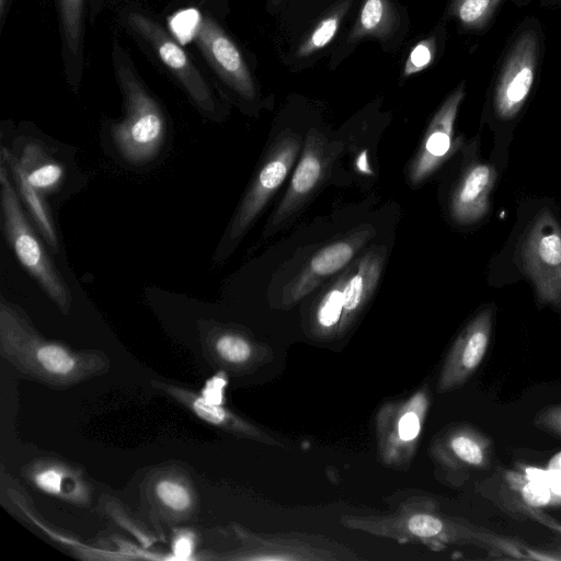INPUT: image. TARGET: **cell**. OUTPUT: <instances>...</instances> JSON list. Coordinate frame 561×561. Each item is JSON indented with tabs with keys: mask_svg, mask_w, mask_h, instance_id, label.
<instances>
[{
	"mask_svg": "<svg viewBox=\"0 0 561 561\" xmlns=\"http://www.w3.org/2000/svg\"><path fill=\"white\" fill-rule=\"evenodd\" d=\"M340 524L351 530L400 543L420 542L434 551L451 545H470L508 559H534L535 551L517 540L442 512L426 496L404 500L388 514H344Z\"/></svg>",
	"mask_w": 561,
	"mask_h": 561,
	"instance_id": "cell-1",
	"label": "cell"
},
{
	"mask_svg": "<svg viewBox=\"0 0 561 561\" xmlns=\"http://www.w3.org/2000/svg\"><path fill=\"white\" fill-rule=\"evenodd\" d=\"M114 72L124 98V117L111 126V137L121 157L144 164L159 153L167 130L164 113L140 80L130 58L113 43Z\"/></svg>",
	"mask_w": 561,
	"mask_h": 561,
	"instance_id": "cell-2",
	"label": "cell"
},
{
	"mask_svg": "<svg viewBox=\"0 0 561 561\" xmlns=\"http://www.w3.org/2000/svg\"><path fill=\"white\" fill-rule=\"evenodd\" d=\"M386 250L374 248L324 286L309 311L311 335L328 340L345 334L364 311L383 270Z\"/></svg>",
	"mask_w": 561,
	"mask_h": 561,
	"instance_id": "cell-3",
	"label": "cell"
},
{
	"mask_svg": "<svg viewBox=\"0 0 561 561\" xmlns=\"http://www.w3.org/2000/svg\"><path fill=\"white\" fill-rule=\"evenodd\" d=\"M2 354L28 374L53 383H71L91 370L90 357L42 339L3 298L0 302Z\"/></svg>",
	"mask_w": 561,
	"mask_h": 561,
	"instance_id": "cell-4",
	"label": "cell"
},
{
	"mask_svg": "<svg viewBox=\"0 0 561 561\" xmlns=\"http://www.w3.org/2000/svg\"><path fill=\"white\" fill-rule=\"evenodd\" d=\"M0 196L2 225L8 244L45 294L61 311L68 312L72 302L71 293L28 222L21 206V198L10 180V173L2 162Z\"/></svg>",
	"mask_w": 561,
	"mask_h": 561,
	"instance_id": "cell-5",
	"label": "cell"
},
{
	"mask_svg": "<svg viewBox=\"0 0 561 561\" xmlns=\"http://www.w3.org/2000/svg\"><path fill=\"white\" fill-rule=\"evenodd\" d=\"M431 404L428 387L383 402L375 415L377 453L382 465L405 469L414 458Z\"/></svg>",
	"mask_w": 561,
	"mask_h": 561,
	"instance_id": "cell-6",
	"label": "cell"
},
{
	"mask_svg": "<svg viewBox=\"0 0 561 561\" xmlns=\"http://www.w3.org/2000/svg\"><path fill=\"white\" fill-rule=\"evenodd\" d=\"M128 27L145 43L159 62L176 79L195 106L206 116H219L216 95L185 49L164 26L149 14L129 11L125 15Z\"/></svg>",
	"mask_w": 561,
	"mask_h": 561,
	"instance_id": "cell-7",
	"label": "cell"
},
{
	"mask_svg": "<svg viewBox=\"0 0 561 561\" xmlns=\"http://www.w3.org/2000/svg\"><path fill=\"white\" fill-rule=\"evenodd\" d=\"M304 141L289 130L283 131L265 153L227 231L224 250H232L285 181L299 156Z\"/></svg>",
	"mask_w": 561,
	"mask_h": 561,
	"instance_id": "cell-8",
	"label": "cell"
},
{
	"mask_svg": "<svg viewBox=\"0 0 561 561\" xmlns=\"http://www.w3.org/2000/svg\"><path fill=\"white\" fill-rule=\"evenodd\" d=\"M242 548L236 558L259 561H351L360 557L330 537L299 531L254 533L237 527Z\"/></svg>",
	"mask_w": 561,
	"mask_h": 561,
	"instance_id": "cell-9",
	"label": "cell"
},
{
	"mask_svg": "<svg viewBox=\"0 0 561 561\" xmlns=\"http://www.w3.org/2000/svg\"><path fill=\"white\" fill-rule=\"evenodd\" d=\"M180 23L216 76L243 100H254L256 89L250 70L221 26L208 13L195 10L184 14Z\"/></svg>",
	"mask_w": 561,
	"mask_h": 561,
	"instance_id": "cell-10",
	"label": "cell"
},
{
	"mask_svg": "<svg viewBox=\"0 0 561 561\" xmlns=\"http://www.w3.org/2000/svg\"><path fill=\"white\" fill-rule=\"evenodd\" d=\"M520 262L538 299L561 309V229L549 211L541 213L524 236Z\"/></svg>",
	"mask_w": 561,
	"mask_h": 561,
	"instance_id": "cell-11",
	"label": "cell"
},
{
	"mask_svg": "<svg viewBox=\"0 0 561 561\" xmlns=\"http://www.w3.org/2000/svg\"><path fill=\"white\" fill-rule=\"evenodd\" d=\"M340 152V145L332 142L316 129L307 134L300 158L287 191L268 221L267 232H275L291 220L311 199Z\"/></svg>",
	"mask_w": 561,
	"mask_h": 561,
	"instance_id": "cell-12",
	"label": "cell"
},
{
	"mask_svg": "<svg viewBox=\"0 0 561 561\" xmlns=\"http://www.w3.org/2000/svg\"><path fill=\"white\" fill-rule=\"evenodd\" d=\"M493 440L470 424H454L442 430L430 445L437 471L451 484L463 483L471 473L490 469Z\"/></svg>",
	"mask_w": 561,
	"mask_h": 561,
	"instance_id": "cell-13",
	"label": "cell"
},
{
	"mask_svg": "<svg viewBox=\"0 0 561 561\" xmlns=\"http://www.w3.org/2000/svg\"><path fill=\"white\" fill-rule=\"evenodd\" d=\"M538 58L537 33L522 32L511 45L495 81L493 107L500 118L511 119L524 106L533 89Z\"/></svg>",
	"mask_w": 561,
	"mask_h": 561,
	"instance_id": "cell-14",
	"label": "cell"
},
{
	"mask_svg": "<svg viewBox=\"0 0 561 561\" xmlns=\"http://www.w3.org/2000/svg\"><path fill=\"white\" fill-rule=\"evenodd\" d=\"M493 309L478 312L461 330L449 348L436 382V392L445 394L462 387L479 368L490 345Z\"/></svg>",
	"mask_w": 561,
	"mask_h": 561,
	"instance_id": "cell-15",
	"label": "cell"
},
{
	"mask_svg": "<svg viewBox=\"0 0 561 561\" xmlns=\"http://www.w3.org/2000/svg\"><path fill=\"white\" fill-rule=\"evenodd\" d=\"M373 232L364 229L321 248L285 286L280 305L289 308L314 290L325 278L345 268Z\"/></svg>",
	"mask_w": 561,
	"mask_h": 561,
	"instance_id": "cell-16",
	"label": "cell"
},
{
	"mask_svg": "<svg viewBox=\"0 0 561 561\" xmlns=\"http://www.w3.org/2000/svg\"><path fill=\"white\" fill-rule=\"evenodd\" d=\"M463 96L465 84L461 82L432 118L408 168V176L412 184L417 185L425 181L451 153L454 125Z\"/></svg>",
	"mask_w": 561,
	"mask_h": 561,
	"instance_id": "cell-17",
	"label": "cell"
},
{
	"mask_svg": "<svg viewBox=\"0 0 561 561\" xmlns=\"http://www.w3.org/2000/svg\"><path fill=\"white\" fill-rule=\"evenodd\" d=\"M209 337L215 355L230 369L249 370L273 358V351L268 345L238 329L217 327Z\"/></svg>",
	"mask_w": 561,
	"mask_h": 561,
	"instance_id": "cell-18",
	"label": "cell"
},
{
	"mask_svg": "<svg viewBox=\"0 0 561 561\" xmlns=\"http://www.w3.org/2000/svg\"><path fill=\"white\" fill-rule=\"evenodd\" d=\"M494 182L493 169L484 163L471 165L461 176L450 199V213L459 224H472L488 210Z\"/></svg>",
	"mask_w": 561,
	"mask_h": 561,
	"instance_id": "cell-19",
	"label": "cell"
},
{
	"mask_svg": "<svg viewBox=\"0 0 561 561\" xmlns=\"http://www.w3.org/2000/svg\"><path fill=\"white\" fill-rule=\"evenodd\" d=\"M165 390L184 402L201 419L213 425L221 427L234 435L270 446H284L275 436L226 410L221 404L210 403L202 396H196L195 393L174 387H165Z\"/></svg>",
	"mask_w": 561,
	"mask_h": 561,
	"instance_id": "cell-20",
	"label": "cell"
},
{
	"mask_svg": "<svg viewBox=\"0 0 561 561\" xmlns=\"http://www.w3.org/2000/svg\"><path fill=\"white\" fill-rule=\"evenodd\" d=\"M62 53L71 83L80 80L83 62L84 0H57Z\"/></svg>",
	"mask_w": 561,
	"mask_h": 561,
	"instance_id": "cell-21",
	"label": "cell"
},
{
	"mask_svg": "<svg viewBox=\"0 0 561 561\" xmlns=\"http://www.w3.org/2000/svg\"><path fill=\"white\" fill-rule=\"evenodd\" d=\"M0 159L11 174L16 185V192L25 204L42 236L46 242L57 251L59 248L58 238L54 221L43 197L44 194L28 183L20 165L19 158L13 154L10 149L2 146Z\"/></svg>",
	"mask_w": 561,
	"mask_h": 561,
	"instance_id": "cell-22",
	"label": "cell"
},
{
	"mask_svg": "<svg viewBox=\"0 0 561 561\" xmlns=\"http://www.w3.org/2000/svg\"><path fill=\"white\" fill-rule=\"evenodd\" d=\"M19 162L28 183L43 194L57 188L64 178L62 165L37 141L23 147Z\"/></svg>",
	"mask_w": 561,
	"mask_h": 561,
	"instance_id": "cell-23",
	"label": "cell"
},
{
	"mask_svg": "<svg viewBox=\"0 0 561 561\" xmlns=\"http://www.w3.org/2000/svg\"><path fill=\"white\" fill-rule=\"evenodd\" d=\"M503 0H455L453 12L466 27H482L494 14Z\"/></svg>",
	"mask_w": 561,
	"mask_h": 561,
	"instance_id": "cell-24",
	"label": "cell"
},
{
	"mask_svg": "<svg viewBox=\"0 0 561 561\" xmlns=\"http://www.w3.org/2000/svg\"><path fill=\"white\" fill-rule=\"evenodd\" d=\"M390 23V9L387 0H366L355 35L383 34Z\"/></svg>",
	"mask_w": 561,
	"mask_h": 561,
	"instance_id": "cell-25",
	"label": "cell"
},
{
	"mask_svg": "<svg viewBox=\"0 0 561 561\" xmlns=\"http://www.w3.org/2000/svg\"><path fill=\"white\" fill-rule=\"evenodd\" d=\"M156 495L161 503L175 512H184L191 507L192 496L181 483L165 479L156 484Z\"/></svg>",
	"mask_w": 561,
	"mask_h": 561,
	"instance_id": "cell-26",
	"label": "cell"
},
{
	"mask_svg": "<svg viewBox=\"0 0 561 561\" xmlns=\"http://www.w3.org/2000/svg\"><path fill=\"white\" fill-rule=\"evenodd\" d=\"M339 27V15L329 16L320 22L311 36L299 50L300 55H309L325 46L334 36Z\"/></svg>",
	"mask_w": 561,
	"mask_h": 561,
	"instance_id": "cell-27",
	"label": "cell"
},
{
	"mask_svg": "<svg viewBox=\"0 0 561 561\" xmlns=\"http://www.w3.org/2000/svg\"><path fill=\"white\" fill-rule=\"evenodd\" d=\"M534 424L541 431L561 438V404L539 410L534 417Z\"/></svg>",
	"mask_w": 561,
	"mask_h": 561,
	"instance_id": "cell-28",
	"label": "cell"
},
{
	"mask_svg": "<svg viewBox=\"0 0 561 561\" xmlns=\"http://www.w3.org/2000/svg\"><path fill=\"white\" fill-rule=\"evenodd\" d=\"M433 58V44L430 41L421 42L410 54L405 67V75L424 69Z\"/></svg>",
	"mask_w": 561,
	"mask_h": 561,
	"instance_id": "cell-29",
	"label": "cell"
},
{
	"mask_svg": "<svg viewBox=\"0 0 561 561\" xmlns=\"http://www.w3.org/2000/svg\"><path fill=\"white\" fill-rule=\"evenodd\" d=\"M61 480V473L55 469L43 470L35 477V482L42 490L54 494L60 491Z\"/></svg>",
	"mask_w": 561,
	"mask_h": 561,
	"instance_id": "cell-30",
	"label": "cell"
},
{
	"mask_svg": "<svg viewBox=\"0 0 561 561\" xmlns=\"http://www.w3.org/2000/svg\"><path fill=\"white\" fill-rule=\"evenodd\" d=\"M194 549L193 536L191 534H180L173 541V553L179 559H187Z\"/></svg>",
	"mask_w": 561,
	"mask_h": 561,
	"instance_id": "cell-31",
	"label": "cell"
},
{
	"mask_svg": "<svg viewBox=\"0 0 561 561\" xmlns=\"http://www.w3.org/2000/svg\"><path fill=\"white\" fill-rule=\"evenodd\" d=\"M224 385L221 378H211L203 389L202 397L210 403L221 404Z\"/></svg>",
	"mask_w": 561,
	"mask_h": 561,
	"instance_id": "cell-32",
	"label": "cell"
},
{
	"mask_svg": "<svg viewBox=\"0 0 561 561\" xmlns=\"http://www.w3.org/2000/svg\"><path fill=\"white\" fill-rule=\"evenodd\" d=\"M537 556L539 560H561V542L551 549L537 551Z\"/></svg>",
	"mask_w": 561,
	"mask_h": 561,
	"instance_id": "cell-33",
	"label": "cell"
},
{
	"mask_svg": "<svg viewBox=\"0 0 561 561\" xmlns=\"http://www.w3.org/2000/svg\"><path fill=\"white\" fill-rule=\"evenodd\" d=\"M8 5H9V0H0V20H1V24L3 23V21L5 19V13H7V10H8Z\"/></svg>",
	"mask_w": 561,
	"mask_h": 561,
	"instance_id": "cell-34",
	"label": "cell"
}]
</instances>
